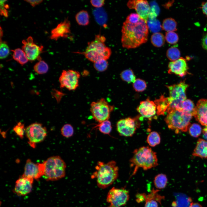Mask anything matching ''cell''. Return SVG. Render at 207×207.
I'll return each mask as SVG.
<instances>
[{"label":"cell","mask_w":207,"mask_h":207,"mask_svg":"<svg viewBox=\"0 0 207 207\" xmlns=\"http://www.w3.org/2000/svg\"><path fill=\"white\" fill-rule=\"evenodd\" d=\"M75 18L77 22L80 25L86 26L89 24V16L87 11H80L76 14Z\"/></svg>","instance_id":"cell-23"},{"label":"cell","mask_w":207,"mask_h":207,"mask_svg":"<svg viewBox=\"0 0 207 207\" xmlns=\"http://www.w3.org/2000/svg\"><path fill=\"white\" fill-rule=\"evenodd\" d=\"M34 179L22 175L16 181L14 191L19 196H24L31 192Z\"/></svg>","instance_id":"cell-18"},{"label":"cell","mask_w":207,"mask_h":207,"mask_svg":"<svg viewBox=\"0 0 207 207\" xmlns=\"http://www.w3.org/2000/svg\"><path fill=\"white\" fill-rule=\"evenodd\" d=\"M168 88L169 96L167 99L170 107L173 110L182 109L183 101L186 99V92L189 85L184 81L170 86Z\"/></svg>","instance_id":"cell-7"},{"label":"cell","mask_w":207,"mask_h":207,"mask_svg":"<svg viewBox=\"0 0 207 207\" xmlns=\"http://www.w3.org/2000/svg\"><path fill=\"white\" fill-rule=\"evenodd\" d=\"M195 108L194 103L190 99H186L182 103V109L185 111L191 114H192Z\"/></svg>","instance_id":"cell-36"},{"label":"cell","mask_w":207,"mask_h":207,"mask_svg":"<svg viewBox=\"0 0 207 207\" xmlns=\"http://www.w3.org/2000/svg\"><path fill=\"white\" fill-rule=\"evenodd\" d=\"M127 6L130 9H134L142 19L147 21L148 19L150 7L148 2L145 0H129Z\"/></svg>","instance_id":"cell-15"},{"label":"cell","mask_w":207,"mask_h":207,"mask_svg":"<svg viewBox=\"0 0 207 207\" xmlns=\"http://www.w3.org/2000/svg\"><path fill=\"white\" fill-rule=\"evenodd\" d=\"M192 155L202 158H207V141L202 139H199Z\"/></svg>","instance_id":"cell-21"},{"label":"cell","mask_w":207,"mask_h":207,"mask_svg":"<svg viewBox=\"0 0 207 207\" xmlns=\"http://www.w3.org/2000/svg\"><path fill=\"white\" fill-rule=\"evenodd\" d=\"M106 41L104 36L97 35L94 40L88 43L85 51L78 53L83 54L87 59L93 63L101 60H107L110 58L112 51L110 48L105 44Z\"/></svg>","instance_id":"cell-4"},{"label":"cell","mask_w":207,"mask_h":207,"mask_svg":"<svg viewBox=\"0 0 207 207\" xmlns=\"http://www.w3.org/2000/svg\"><path fill=\"white\" fill-rule=\"evenodd\" d=\"M90 3L93 6L97 8H99L103 5L104 0H92L90 1Z\"/></svg>","instance_id":"cell-44"},{"label":"cell","mask_w":207,"mask_h":207,"mask_svg":"<svg viewBox=\"0 0 207 207\" xmlns=\"http://www.w3.org/2000/svg\"><path fill=\"white\" fill-rule=\"evenodd\" d=\"M135 119L130 117L118 121L116 124V129L120 135L131 137L135 133L138 127Z\"/></svg>","instance_id":"cell-14"},{"label":"cell","mask_w":207,"mask_h":207,"mask_svg":"<svg viewBox=\"0 0 207 207\" xmlns=\"http://www.w3.org/2000/svg\"><path fill=\"white\" fill-rule=\"evenodd\" d=\"M14 131L20 138H23L24 133H25L26 128L24 124L19 122L14 127Z\"/></svg>","instance_id":"cell-39"},{"label":"cell","mask_w":207,"mask_h":207,"mask_svg":"<svg viewBox=\"0 0 207 207\" xmlns=\"http://www.w3.org/2000/svg\"><path fill=\"white\" fill-rule=\"evenodd\" d=\"M25 133L29 145L35 147L37 143L42 141L47 135L46 128L39 123H32L26 128Z\"/></svg>","instance_id":"cell-10"},{"label":"cell","mask_w":207,"mask_h":207,"mask_svg":"<svg viewBox=\"0 0 207 207\" xmlns=\"http://www.w3.org/2000/svg\"><path fill=\"white\" fill-rule=\"evenodd\" d=\"M169 73H173L183 77L188 73V67L185 59L181 57L178 59L169 63L168 65Z\"/></svg>","instance_id":"cell-19"},{"label":"cell","mask_w":207,"mask_h":207,"mask_svg":"<svg viewBox=\"0 0 207 207\" xmlns=\"http://www.w3.org/2000/svg\"><path fill=\"white\" fill-rule=\"evenodd\" d=\"M11 51L13 52V58L20 64L23 66L27 62L28 60L22 49L17 48Z\"/></svg>","instance_id":"cell-22"},{"label":"cell","mask_w":207,"mask_h":207,"mask_svg":"<svg viewBox=\"0 0 207 207\" xmlns=\"http://www.w3.org/2000/svg\"><path fill=\"white\" fill-rule=\"evenodd\" d=\"M45 167L44 178L47 181L57 180L64 177L66 166L59 156L49 157L43 162Z\"/></svg>","instance_id":"cell-6"},{"label":"cell","mask_w":207,"mask_h":207,"mask_svg":"<svg viewBox=\"0 0 207 207\" xmlns=\"http://www.w3.org/2000/svg\"><path fill=\"white\" fill-rule=\"evenodd\" d=\"M147 24L150 30L154 33L158 32L160 30L162 26L159 22L155 19H148L147 21Z\"/></svg>","instance_id":"cell-32"},{"label":"cell","mask_w":207,"mask_h":207,"mask_svg":"<svg viewBox=\"0 0 207 207\" xmlns=\"http://www.w3.org/2000/svg\"><path fill=\"white\" fill-rule=\"evenodd\" d=\"M25 1L29 3L32 6L34 7L36 5L41 3L43 0H25Z\"/></svg>","instance_id":"cell-46"},{"label":"cell","mask_w":207,"mask_h":207,"mask_svg":"<svg viewBox=\"0 0 207 207\" xmlns=\"http://www.w3.org/2000/svg\"><path fill=\"white\" fill-rule=\"evenodd\" d=\"M49 69L47 64L44 61L40 60L36 63L34 66L35 71L39 74L46 73Z\"/></svg>","instance_id":"cell-30"},{"label":"cell","mask_w":207,"mask_h":207,"mask_svg":"<svg viewBox=\"0 0 207 207\" xmlns=\"http://www.w3.org/2000/svg\"><path fill=\"white\" fill-rule=\"evenodd\" d=\"M108 62L107 60H101L94 63V67L97 71L103 72L105 71L108 67Z\"/></svg>","instance_id":"cell-37"},{"label":"cell","mask_w":207,"mask_h":207,"mask_svg":"<svg viewBox=\"0 0 207 207\" xmlns=\"http://www.w3.org/2000/svg\"><path fill=\"white\" fill-rule=\"evenodd\" d=\"M192 115L201 124L207 126V99L198 101Z\"/></svg>","instance_id":"cell-17"},{"label":"cell","mask_w":207,"mask_h":207,"mask_svg":"<svg viewBox=\"0 0 207 207\" xmlns=\"http://www.w3.org/2000/svg\"><path fill=\"white\" fill-rule=\"evenodd\" d=\"M141 18L137 13H133L130 14L126 18V20L132 23L139 22Z\"/></svg>","instance_id":"cell-43"},{"label":"cell","mask_w":207,"mask_h":207,"mask_svg":"<svg viewBox=\"0 0 207 207\" xmlns=\"http://www.w3.org/2000/svg\"><path fill=\"white\" fill-rule=\"evenodd\" d=\"M157 106L154 102L147 99L141 101L137 108V110L143 117L150 118L157 112Z\"/></svg>","instance_id":"cell-20"},{"label":"cell","mask_w":207,"mask_h":207,"mask_svg":"<svg viewBox=\"0 0 207 207\" xmlns=\"http://www.w3.org/2000/svg\"><path fill=\"white\" fill-rule=\"evenodd\" d=\"M189 207H202L199 204L197 203H192Z\"/></svg>","instance_id":"cell-49"},{"label":"cell","mask_w":207,"mask_h":207,"mask_svg":"<svg viewBox=\"0 0 207 207\" xmlns=\"http://www.w3.org/2000/svg\"><path fill=\"white\" fill-rule=\"evenodd\" d=\"M160 135L155 131L150 132L147 137V141L151 147H154L159 144L160 142Z\"/></svg>","instance_id":"cell-27"},{"label":"cell","mask_w":207,"mask_h":207,"mask_svg":"<svg viewBox=\"0 0 207 207\" xmlns=\"http://www.w3.org/2000/svg\"><path fill=\"white\" fill-rule=\"evenodd\" d=\"M101 133L106 135H109L112 130L111 122L109 120L99 123L96 126Z\"/></svg>","instance_id":"cell-28"},{"label":"cell","mask_w":207,"mask_h":207,"mask_svg":"<svg viewBox=\"0 0 207 207\" xmlns=\"http://www.w3.org/2000/svg\"><path fill=\"white\" fill-rule=\"evenodd\" d=\"M154 182V185L157 189H162L166 186L168 179L165 175L160 174L155 177Z\"/></svg>","instance_id":"cell-25"},{"label":"cell","mask_w":207,"mask_h":207,"mask_svg":"<svg viewBox=\"0 0 207 207\" xmlns=\"http://www.w3.org/2000/svg\"><path fill=\"white\" fill-rule=\"evenodd\" d=\"M133 86L134 89L137 92H142L144 91L147 87L145 82L142 79L138 78L136 79L133 83Z\"/></svg>","instance_id":"cell-38"},{"label":"cell","mask_w":207,"mask_h":207,"mask_svg":"<svg viewBox=\"0 0 207 207\" xmlns=\"http://www.w3.org/2000/svg\"><path fill=\"white\" fill-rule=\"evenodd\" d=\"M0 46V58L1 59H4L8 55L9 53V48L5 41H1Z\"/></svg>","instance_id":"cell-40"},{"label":"cell","mask_w":207,"mask_h":207,"mask_svg":"<svg viewBox=\"0 0 207 207\" xmlns=\"http://www.w3.org/2000/svg\"><path fill=\"white\" fill-rule=\"evenodd\" d=\"M165 37L160 32L154 33L151 36V41L155 47H159L164 44Z\"/></svg>","instance_id":"cell-26"},{"label":"cell","mask_w":207,"mask_h":207,"mask_svg":"<svg viewBox=\"0 0 207 207\" xmlns=\"http://www.w3.org/2000/svg\"><path fill=\"white\" fill-rule=\"evenodd\" d=\"M188 130L189 133L191 136L197 137L201 134L202 129L199 124L193 123L190 125Z\"/></svg>","instance_id":"cell-33"},{"label":"cell","mask_w":207,"mask_h":207,"mask_svg":"<svg viewBox=\"0 0 207 207\" xmlns=\"http://www.w3.org/2000/svg\"><path fill=\"white\" fill-rule=\"evenodd\" d=\"M91 177L92 179H96L97 186L102 189L112 185L118 176L119 168L116 162L114 160L106 163L99 161Z\"/></svg>","instance_id":"cell-2"},{"label":"cell","mask_w":207,"mask_h":207,"mask_svg":"<svg viewBox=\"0 0 207 207\" xmlns=\"http://www.w3.org/2000/svg\"><path fill=\"white\" fill-rule=\"evenodd\" d=\"M80 73L72 70H63L59 78L60 87L69 90H74L79 86Z\"/></svg>","instance_id":"cell-11"},{"label":"cell","mask_w":207,"mask_h":207,"mask_svg":"<svg viewBox=\"0 0 207 207\" xmlns=\"http://www.w3.org/2000/svg\"><path fill=\"white\" fill-rule=\"evenodd\" d=\"M166 55L168 59L171 61L176 60L181 57L179 50L175 47L169 48L166 51Z\"/></svg>","instance_id":"cell-29"},{"label":"cell","mask_w":207,"mask_h":207,"mask_svg":"<svg viewBox=\"0 0 207 207\" xmlns=\"http://www.w3.org/2000/svg\"><path fill=\"white\" fill-rule=\"evenodd\" d=\"M62 135L66 138L70 137L73 136L74 129L73 126L70 124H67L64 125L61 129Z\"/></svg>","instance_id":"cell-34"},{"label":"cell","mask_w":207,"mask_h":207,"mask_svg":"<svg viewBox=\"0 0 207 207\" xmlns=\"http://www.w3.org/2000/svg\"><path fill=\"white\" fill-rule=\"evenodd\" d=\"M192 114L182 109L174 110L168 114L165 119L168 127L178 133L187 131Z\"/></svg>","instance_id":"cell-5"},{"label":"cell","mask_w":207,"mask_h":207,"mask_svg":"<svg viewBox=\"0 0 207 207\" xmlns=\"http://www.w3.org/2000/svg\"><path fill=\"white\" fill-rule=\"evenodd\" d=\"M70 23L68 18L58 24L51 32L50 38L55 41L62 37L69 38L71 34Z\"/></svg>","instance_id":"cell-16"},{"label":"cell","mask_w":207,"mask_h":207,"mask_svg":"<svg viewBox=\"0 0 207 207\" xmlns=\"http://www.w3.org/2000/svg\"><path fill=\"white\" fill-rule=\"evenodd\" d=\"M148 30L147 21L142 18L135 23L125 20L121 30L122 47L128 49L135 48L145 43L148 39Z\"/></svg>","instance_id":"cell-1"},{"label":"cell","mask_w":207,"mask_h":207,"mask_svg":"<svg viewBox=\"0 0 207 207\" xmlns=\"http://www.w3.org/2000/svg\"><path fill=\"white\" fill-rule=\"evenodd\" d=\"M45 167L43 163H35L30 159L26 161L22 176L38 180L44 175Z\"/></svg>","instance_id":"cell-13"},{"label":"cell","mask_w":207,"mask_h":207,"mask_svg":"<svg viewBox=\"0 0 207 207\" xmlns=\"http://www.w3.org/2000/svg\"><path fill=\"white\" fill-rule=\"evenodd\" d=\"M136 201L138 203L141 202L145 201L143 193H138L136 195Z\"/></svg>","instance_id":"cell-47"},{"label":"cell","mask_w":207,"mask_h":207,"mask_svg":"<svg viewBox=\"0 0 207 207\" xmlns=\"http://www.w3.org/2000/svg\"><path fill=\"white\" fill-rule=\"evenodd\" d=\"M113 109V106L109 104L105 99L101 98L92 102L90 111L93 118L100 123L108 120Z\"/></svg>","instance_id":"cell-8"},{"label":"cell","mask_w":207,"mask_h":207,"mask_svg":"<svg viewBox=\"0 0 207 207\" xmlns=\"http://www.w3.org/2000/svg\"><path fill=\"white\" fill-rule=\"evenodd\" d=\"M204 137L207 139V126L204 128L203 130Z\"/></svg>","instance_id":"cell-50"},{"label":"cell","mask_w":207,"mask_h":207,"mask_svg":"<svg viewBox=\"0 0 207 207\" xmlns=\"http://www.w3.org/2000/svg\"><path fill=\"white\" fill-rule=\"evenodd\" d=\"M202 44L203 48L207 51V33L203 37Z\"/></svg>","instance_id":"cell-45"},{"label":"cell","mask_w":207,"mask_h":207,"mask_svg":"<svg viewBox=\"0 0 207 207\" xmlns=\"http://www.w3.org/2000/svg\"><path fill=\"white\" fill-rule=\"evenodd\" d=\"M6 0H0V14L1 15L7 18L8 16L7 9L9 8L8 5L5 4Z\"/></svg>","instance_id":"cell-42"},{"label":"cell","mask_w":207,"mask_h":207,"mask_svg":"<svg viewBox=\"0 0 207 207\" xmlns=\"http://www.w3.org/2000/svg\"><path fill=\"white\" fill-rule=\"evenodd\" d=\"M144 198L145 201L144 207H158L157 201L154 199L147 197L145 193L144 195Z\"/></svg>","instance_id":"cell-41"},{"label":"cell","mask_w":207,"mask_h":207,"mask_svg":"<svg viewBox=\"0 0 207 207\" xmlns=\"http://www.w3.org/2000/svg\"><path fill=\"white\" fill-rule=\"evenodd\" d=\"M131 167H133L132 175H135L139 168L147 170L158 165L156 152L148 146H143L136 149L130 161Z\"/></svg>","instance_id":"cell-3"},{"label":"cell","mask_w":207,"mask_h":207,"mask_svg":"<svg viewBox=\"0 0 207 207\" xmlns=\"http://www.w3.org/2000/svg\"><path fill=\"white\" fill-rule=\"evenodd\" d=\"M129 199V191L124 187H112L109 191L106 201L109 204L108 207H120L125 205Z\"/></svg>","instance_id":"cell-9"},{"label":"cell","mask_w":207,"mask_h":207,"mask_svg":"<svg viewBox=\"0 0 207 207\" xmlns=\"http://www.w3.org/2000/svg\"><path fill=\"white\" fill-rule=\"evenodd\" d=\"M201 9L203 13L207 16V1L202 3Z\"/></svg>","instance_id":"cell-48"},{"label":"cell","mask_w":207,"mask_h":207,"mask_svg":"<svg viewBox=\"0 0 207 207\" xmlns=\"http://www.w3.org/2000/svg\"><path fill=\"white\" fill-rule=\"evenodd\" d=\"M22 43V49L28 60L32 61L37 59L40 60L41 57L39 55L43 50V46H39L34 43L31 36L28 37L26 40H23Z\"/></svg>","instance_id":"cell-12"},{"label":"cell","mask_w":207,"mask_h":207,"mask_svg":"<svg viewBox=\"0 0 207 207\" xmlns=\"http://www.w3.org/2000/svg\"><path fill=\"white\" fill-rule=\"evenodd\" d=\"M162 26V29L166 32H174L177 30V22L173 18H170L164 20Z\"/></svg>","instance_id":"cell-24"},{"label":"cell","mask_w":207,"mask_h":207,"mask_svg":"<svg viewBox=\"0 0 207 207\" xmlns=\"http://www.w3.org/2000/svg\"><path fill=\"white\" fill-rule=\"evenodd\" d=\"M165 37L167 42L171 44L177 43L179 39L178 34L174 32H166Z\"/></svg>","instance_id":"cell-35"},{"label":"cell","mask_w":207,"mask_h":207,"mask_svg":"<svg viewBox=\"0 0 207 207\" xmlns=\"http://www.w3.org/2000/svg\"><path fill=\"white\" fill-rule=\"evenodd\" d=\"M120 76L123 80L128 83H134L136 80L135 76L131 69L126 70L122 72Z\"/></svg>","instance_id":"cell-31"}]
</instances>
